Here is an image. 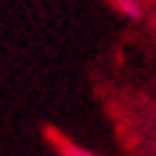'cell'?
<instances>
[{
  "instance_id": "obj_1",
  "label": "cell",
  "mask_w": 156,
  "mask_h": 156,
  "mask_svg": "<svg viewBox=\"0 0 156 156\" xmlns=\"http://www.w3.org/2000/svg\"><path fill=\"white\" fill-rule=\"evenodd\" d=\"M115 5H118V11L126 14L129 19H140V14H143V8H140L137 0H115Z\"/></svg>"
},
{
  "instance_id": "obj_2",
  "label": "cell",
  "mask_w": 156,
  "mask_h": 156,
  "mask_svg": "<svg viewBox=\"0 0 156 156\" xmlns=\"http://www.w3.org/2000/svg\"><path fill=\"white\" fill-rule=\"evenodd\" d=\"M66 156H90L88 151H82V148H74V145H69V148H63Z\"/></svg>"
}]
</instances>
